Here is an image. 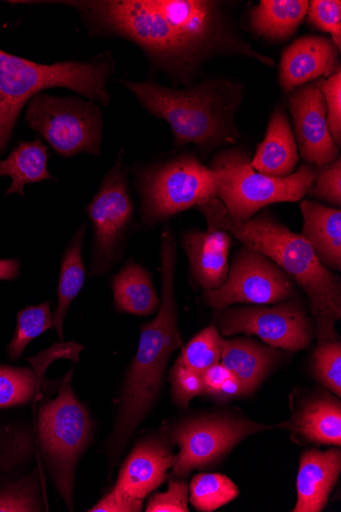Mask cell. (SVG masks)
<instances>
[{"label": "cell", "instance_id": "cell-30", "mask_svg": "<svg viewBox=\"0 0 341 512\" xmlns=\"http://www.w3.org/2000/svg\"><path fill=\"white\" fill-rule=\"evenodd\" d=\"M54 325L51 304L44 302L38 306H29L18 313V322L13 340L8 346L9 357L20 359L27 346Z\"/></svg>", "mask_w": 341, "mask_h": 512}, {"label": "cell", "instance_id": "cell-36", "mask_svg": "<svg viewBox=\"0 0 341 512\" xmlns=\"http://www.w3.org/2000/svg\"><path fill=\"white\" fill-rule=\"evenodd\" d=\"M324 98L328 127L336 146L341 145V70L327 79L317 80Z\"/></svg>", "mask_w": 341, "mask_h": 512}, {"label": "cell", "instance_id": "cell-2", "mask_svg": "<svg viewBox=\"0 0 341 512\" xmlns=\"http://www.w3.org/2000/svg\"><path fill=\"white\" fill-rule=\"evenodd\" d=\"M197 209L208 226L220 228L243 246L271 259L309 299L318 344L339 340L335 324L341 318L340 278L323 265L302 236L291 231L268 212L249 220H236L218 199Z\"/></svg>", "mask_w": 341, "mask_h": 512}, {"label": "cell", "instance_id": "cell-37", "mask_svg": "<svg viewBox=\"0 0 341 512\" xmlns=\"http://www.w3.org/2000/svg\"><path fill=\"white\" fill-rule=\"evenodd\" d=\"M148 512H188V487L182 479L170 481L168 491L157 493L146 506Z\"/></svg>", "mask_w": 341, "mask_h": 512}, {"label": "cell", "instance_id": "cell-31", "mask_svg": "<svg viewBox=\"0 0 341 512\" xmlns=\"http://www.w3.org/2000/svg\"><path fill=\"white\" fill-rule=\"evenodd\" d=\"M222 342L223 338L217 327L211 325L182 348L176 361L189 370L203 375L205 370L221 362Z\"/></svg>", "mask_w": 341, "mask_h": 512}, {"label": "cell", "instance_id": "cell-32", "mask_svg": "<svg viewBox=\"0 0 341 512\" xmlns=\"http://www.w3.org/2000/svg\"><path fill=\"white\" fill-rule=\"evenodd\" d=\"M316 380L338 398L341 396V344L339 340L318 344L312 356Z\"/></svg>", "mask_w": 341, "mask_h": 512}, {"label": "cell", "instance_id": "cell-39", "mask_svg": "<svg viewBox=\"0 0 341 512\" xmlns=\"http://www.w3.org/2000/svg\"><path fill=\"white\" fill-rule=\"evenodd\" d=\"M232 376L231 372L221 363H217L203 372L202 379L205 394L214 398L221 386Z\"/></svg>", "mask_w": 341, "mask_h": 512}, {"label": "cell", "instance_id": "cell-34", "mask_svg": "<svg viewBox=\"0 0 341 512\" xmlns=\"http://www.w3.org/2000/svg\"><path fill=\"white\" fill-rule=\"evenodd\" d=\"M307 195L314 201L328 204L330 207H341V159L320 167L317 176Z\"/></svg>", "mask_w": 341, "mask_h": 512}, {"label": "cell", "instance_id": "cell-18", "mask_svg": "<svg viewBox=\"0 0 341 512\" xmlns=\"http://www.w3.org/2000/svg\"><path fill=\"white\" fill-rule=\"evenodd\" d=\"M341 472V452L312 449L301 457L294 512H320L327 504Z\"/></svg>", "mask_w": 341, "mask_h": 512}, {"label": "cell", "instance_id": "cell-21", "mask_svg": "<svg viewBox=\"0 0 341 512\" xmlns=\"http://www.w3.org/2000/svg\"><path fill=\"white\" fill-rule=\"evenodd\" d=\"M302 236L330 270H341V211L314 200L301 203Z\"/></svg>", "mask_w": 341, "mask_h": 512}, {"label": "cell", "instance_id": "cell-12", "mask_svg": "<svg viewBox=\"0 0 341 512\" xmlns=\"http://www.w3.org/2000/svg\"><path fill=\"white\" fill-rule=\"evenodd\" d=\"M296 298L294 281L271 259L245 246L235 254L226 282L203 295L218 313L236 304L272 305Z\"/></svg>", "mask_w": 341, "mask_h": 512}, {"label": "cell", "instance_id": "cell-40", "mask_svg": "<svg viewBox=\"0 0 341 512\" xmlns=\"http://www.w3.org/2000/svg\"><path fill=\"white\" fill-rule=\"evenodd\" d=\"M240 396H246L239 381L232 375L220 388L213 399L227 402Z\"/></svg>", "mask_w": 341, "mask_h": 512}, {"label": "cell", "instance_id": "cell-23", "mask_svg": "<svg viewBox=\"0 0 341 512\" xmlns=\"http://www.w3.org/2000/svg\"><path fill=\"white\" fill-rule=\"evenodd\" d=\"M280 427L316 445H341V405L333 397L309 401Z\"/></svg>", "mask_w": 341, "mask_h": 512}, {"label": "cell", "instance_id": "cell-25", "mask_svg": "<svg viewBox=\"0 0 341 512\" xmlns=\"http://www.w3.org/2000/svg\"><path fill=\"white\" fill-rule=\"evenodd\" d=\"M47 148L39 139L21 143L6 160H0V177L12 178V185L6 196L13 194L24 197L25 185L53 179L47 170Z\"/></svg>", "mask_w": 341, "mask_h": 512}, {"label": "cell", "instance_id": "cell-10", "mask_svg": "<svg viewBox=\"0 0 341 512\" xmlns=\"http://www.w3.org/2000/svg\"><path fill=\"white\" fill-rule=\"evenodd\" d=\"M272 427L232 414H202L185 418L170 429L179 446L173 477L184 479L194 470L213 467L241 441Z\"/></svg>", "mask_w": 341, "mask_h": 512}, {"label": "cell", "instance_id": "cell-17", "mask_svg": "<svg viewBox=\"0 0 341 512\" xmlns=\"http://www.w3.org/2000/svg\"><path fill=\"white\" fill-rule=\"evenodd\" d=\"M181 240L194 281L205 291L221 287L229 271L228 232L213 226H208L207 231L189 229L183 232Z\"/></svg>", "mask_w": 341, "mask_h": 512}, {"label": "cell", "instance_id": "cell-16", "mask_svg": "<svg viewBox=\"0 0 341 512\" xmlns=\"http://www.w3.org/2000/svg\"><path fill=\"white\" fill-rule=\"evenodd\" d=\"M174 458L165 436L145 438L126 458L114 488L143 500L165 482Z\"/></svg>", "mask_w": 341, "mask_h": 512}, {"label": "cell", "instance_id": "cell-15", "mask_svg": "<svg viewBox=\"0 0 341 512\" xmlns=\"http://www.w3.org/2000/svg\"><path fill=\"white\" fill-rule=\"evenodd\" d=\"M340 52L330 37L305 35L292 41L283 51L278 79L281 89L291 91L319 79H327L341 70Z\"/></svg>", "mask_w": 341, "mask_h": 512}, {"label": "cell", "instance_id": "cell-20", "mask_svg": "<svg viewBox=\"0 0 341 512\" xmlns=\"http://www.w3.org/2000/svg\"><path fill=\"white\" fill-rule=\"evenodd\" d=\"M299 159V149L289 116L280 106L271 114L266 135L251 164L262 174L287 177L295 173Z\"/></svg>", "mask_w": 341, "mask_h": 512}, {"label": "cell", "instance_id": "cell-38", "mask_svg": "<svg viewBox=\"0 0 341 512\" xmlns=\"http://www.w3.org/2000/svg\"><path fill=\"white\" fill-rule=\"evenodd\" d=\"M143 500L136 499L114 488L88 511L90 512H140Z\"/></svg>", "mask_w": 341, "mask_h": 512}, {"label": "cell", "instance_id": "cell-22", "mask_svg": "<svg viewBox=\"0 0 341 512\" xmlns=\"http://www.w3.org/2000/svg\"><path fill=\"white\" fill-rule=\"evenodd\" d=\"M309 5L308 0H261L249 12L250 30L270 43L286 42L305 22Z\"/></svg>", "mask_w": 341, "mask_h": 512}, {"label": "cell", "instance_id": "cell-14", "mask_svg": "<svg viewBox=\"0 0 341 512\" xmlns=\"http://www.w3.org/2000/svg\"><path fill=\"white\" fill-rule=\"evenodd\" d=\"M287 96L296 142L305 163L320 168L339 158L340 150L328 127L326 106L318 82L299 87Z\"/></svg>", "mask_w": 341, "mask_h": 512}, {"label": "cell", "instance_id": "cell-1", "mask_svg": "<svg viewBox=\"0 0 341 512\" xmlns=\"http://www.w3.org/2000/svg\"><path fill=\"white\" fill-rule=\"evenodd\" d=\"M75 8L95 31L136 44L154 68L191 85L219 58H249L273 68L243 36L233 5L221 0H82Z\"/></svg>", "mask_w": 341, "mask_h": 512}, {"label": "cell", "instance_id": "cell-19", "mask_svg": "<svg viewBox=\"0 0 341 512\" xmlns=\"http://www.w3.org/2000/svg\"><path fill=\"white\" fill-rule=\"evenodd\" d=\"M279 349L250 338L223 339L221 363L239 381L245 395L254 393L280 362Z\"/></svg>", "mask_w": 341, "mask_h": 512}, {"label": "cell", "instance_id": "cell-29", "mask_svg": "<svg viewBox=\"0 0 341 512\" xmlns=\"http://www.w3.org/2000/svg\"><path fill=\"white\" fill-rule=\"evenodd\" d=\"M189 494V501L194 508L212 512L234 500L239 491L224 475L201 474L192 479Z\"/></svg>", "mask_w": 341, "mask_h": 512}, {"label": "cell", "instance_id": "cell-41", "mask_svg": "<svg viewBox=\"0 0 341 512\" xmlns=\"http://www.w3.org/2000/svg\"><path fill=\"white\" fill-rule=\"evenodd\" d=\"M20 271V264L17 260H0V279L11 281L17 277Z\"/></svg>", "mask_w": 341, "mask_h": 512}, {"label": "cell", "instance_id": "cell-9", "mask_svg": "<svg viewBox=\"0 0 341 512\" xmlns=\"http://www.w3.org/2000/svg\"><path fill=\"white\" fill-rule=\"evenodd\" d=\"M25 122L62 157L102 153L104 123L99 104L39 93L28 103Z\"/></svg>", "mask_w": 341, "mask_h": 512}, {"label": "cell", "instance_id": "cell-7", "mask_svg": "<svg viewBox=\"0 0 341 512\" xmlns=\"http://www.w3.org/2000/svg\"><path fill=\"white\" fill-rule=\"evenodd\" d=\"M251 159L245 151L229 149L217 154L210 166L217 172L216 199L236 220H249L271 204L303 200L319 169L304 163L287 177H272L256 171Z\"/></svg>", "mask_w": 341, "mask_h": 512}, {"label": "cell", "instance_id": "cell-33", "mask_svg": "<svg viewBox=\"0 0 341 512\" xmlns=\"http://www.w3.org/2000/svg\"><path fill=\"white\" fill-rule=\"evenodd\" d=\"M306 23L309 27L329 34L341 52V2L339 0H312L309 2Z\"/></svg>", "mask_w": 341, "mask_h": 512}, {"label": "cell", "instance_id": "cell-28", "mask_svg": "<svg viewBox=\"0 0 341 512\" xmlns=\"http://www.w3.org/2000/svg\"><path fill=\"white\" fill-rule=\"evenodd\" d=\"M44 511L37 469L20 478L0 480V512Z\"/></svg>", "mask_w": 341, "mask_h": 512}, {"label": "cell", "instance_id": "cell-6", "mask_svg": "<svg viewBox=\"0 0 341 512\" xmlns=\"http://www.w3.org/2000/svg\"><path fill=\"white\" fill-rule=\"evenodd\" d=\"M74 366L60 382L55 399L46 400L37 415V442L42 460L69 510L74 509L77 464L89 447L92 421L73 390Z\"/></svg>", "mask_w": 341, "mask_h": 512}, {"label": "cell", "instance_id": "cell-35", "mask_svg": "<svg viewBox=\"0 0 341 512\" xmlns=\"http://www.w3.org/2000/svg\"><path fill=\"white\" fill-rule=\"evenodd\" d=\"M169 380L173 402L181 408H186L193 398L205 395L202 375L177 361L171 369Z\"/></svg>", "mask_w": 341, "mask_h": 512}, {"label": "cell", "instance_id": "cell-27", "mask_svg": "<svg viewBox=\"0 0 341 512\" xmlns=\"http://www.w3.org/2000/svg\"><path fill=\"white\" fill-rule=\"evenodd\" d=\"M44 375L29 367L0 364V410L28 405L40 392Z\"/></svg>", "mask_w": 341, "mask_h": 512}, {"label": "cell", "instance_id": "cell-26", "mask_svg": "<svg viewBox=\"0 0 341 512\" xmlns=\"http://www.w3.org/2000/svg\"><path fill=\"white\" fill-rule=\"evenodd\" d=\"M86 224L83 223L70 242L61 267L58 287V306L53 313L54 327L59 339L64 341V322L71 303L81 292L85 282L82 248Z\"/></svg>", "mask_w": 341, "mask_h": 512}, {"label": "cell", "instance_id": "cell-8", "mask_svg": "<svg viewBox=\"0 0 341 512\" xmlns=\"http://www.w3.org/2000/svg\"><path fill=\"white\" fill-rule=\"evenodd\" d=\"M136 185L142 223L152 227L216 199L217 172L185 154L142 169Z\"/></svg>", "mask_w": 341, "mask_h": 512}, {"label": "cell", "instance_id": "cell-5", "mask_svg": "<svg viewBox=\"0 0 341 512\" xmlns=\"http://www.w3.org/2000/svg\"><path fill=\"white\" fill-rule=\"evenodd\" d=\"M115 71L110 52L87 62L42 65L0 50V154L6 150L26 104L47 88H69L99 105L111 102L108 90Z\"/></svg>", "mask_w": 341, "mask_h": 512}, {"label": "cell", "instance_id": "cell-11", "mask_svg": "<svg viewBox=\"0 0 341 512\" xmlns=\"http://www.w3.org/2000/svg\"><path fill=\"white\" fill-rule=\"evenodd\" d=\"M267 305L226 308L217 325L225 337L254 335L269 346L288 352L307 348L315 339V324L300 298Z\"/></svg>", "mask_w": 341, "mask_h": 512}, {"label": "cell", "instance_id": "cell-13", "mask_svg": "<svg viewBox=\"0 0 341 512\" xmlns=\"http://www.w3.org/2000/svg\"><path fill=\"white\" fill-rule=\"evenodd\" d=\"M124 152L106 175L87 207L93 226L92 275L107 273L119 258L134 215L124 165Z\"/></svg>", "mask_w": 341, "mask_h": 512}, {"label": "cell", "instance_id": "cell-3", "mask_svg": "<svg viewBox=\"0 0 341 512\" xmlns=\"http://www.w3.org/2000/svg\"><path fill=\"white\" fill-rule=\"evenodd\" d=\"M177 245L166 228L161 237L162 303L157 316L142 325L137 352L119 400L107 452L116 461L157 403L172 355L182 347L175 296Z\"/></svg>", "mask_w": 341, "mask_h": 512}, {"label": "cell", "instance_id": "cell-4", "mask_svg": "<svg viewBox=\"0 0 341 512\" xmlns=\"http://www.w3.org/2000/svg\"><path fill=\"white\" fill-rule=\"evenodd\" d=\"M120 82L146 111L170 125L178 147L197 146L206 159L241 136L235 116L245 100L246 85L237 80L210 77L185 88L155 80Z\"/></svg>", "mask_w": 341, "mask_h": 512}, {"label": "cell", "instance_id": "cell-24", "mask_svg": "<svg viewBox=\"0 0 341 512\" xmlns=\"http://www.w3.org/2000/svg\"><path fill=\"white\" fill-rule=\"evenodd\" d=\"M113 293L115 306L121 312L146 317L161 306L150 274L134 260H129L114 277Z\"/></svg>", "mask_w": 341, "mask_h": 512}]
</instances>
